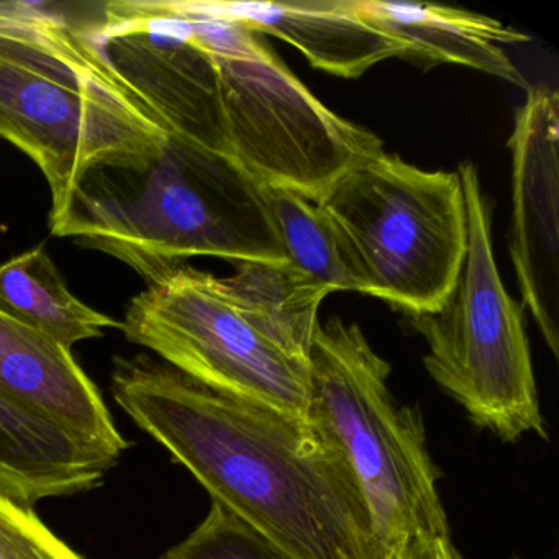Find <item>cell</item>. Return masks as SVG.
Segmentation results:
<instances>
[{"label": "cell", "instance_id": "2", "mask_svg": "<svg viewBox=\"0 0 559 559\" xmlns=\"http://www.w3.org/2000/svg\"><path fill=\"white\" fill-rule=\"evenodd\" d=\"M104 4L0 2V136L41 169L60 221L90 173L152 165L169 132L99 37Z\"/></svg>", "mask_w": 559, "mask_h": 559}, {"label": "cell", "instance_id": "11", "mask_svg": "<svg viewBox=\"0 0 559 559\" xmlns=\"http://www.w3.org/2000/svg\"><path fill=\"white\" fill-rule=\"evenodd\" d=\"M0 399L45 418L112 463L129 448L67 346L0 312Z\"/></svg>", "mask_w": 559, "mask_h": 559}, {"label": "cell", "instance_id": "7", "mask_svg": "<svg viewBox=\"0 0 559 559\" xmlns=\"http://www.w3.org/2000/svg\"><path fill=\"white\" fill-rule=\"evenodd\" d=\"M319 202L348 235L372 297L407 316L440 309L466 257L457 171H425L381 153L348 169Z\"/></svg>", "mask_w": 559, "mask_h": 559}, {"label": "cell", "instance_id": "18", "mask_svg": "<svg viewBox=\"0 0 559 559\" xmlns=\"http://www.w3.org/2000/svg\"><path fill=\"white\" fill-rule=\"evenodd\" d=\"M159 559H293L257 530L212 502L201 525Z\"/></svg>", "mask_w": 559, "mask_h": 559}, {"label": "cell", "instance_id": "1", "mask_svg": "<svg viewBox=\"0 0 559 559\" xmlns=\"http://www.w3.org/2000/svg\"><path fill=\"white\" fill-rule=\"evenodd\" d=\"M114 401L211 493L293 559H379L345 453L310 418L199 384L150 355L117 358Z\"/></svg>", "mask_w": 559, "mask_h": 559}, {"label": "cell", "instance_id": "14", "mask_svg": "<svg viewBox=\"0 0 559 559\" xmlns=\"http://www.w3.org/2000/svg\"><path fill=\"white\" fill-rule=\"evenodd\" d=\"M116 463L45 418L0 399V492L25 506L87 492Z\"/></svg>", "mask_w": 559, "mask_h": 559}, {"label": "cell", "instance_id": "4", "mask_svg": "<svg viewBox=\"0 0 559 559\" xmlns=\"http://www.w3.org/2000/svg\"><path fill=\"white\" fill-rule=\"evenodd\" d=\"M309 418L338 443L368 506L379 559L448 536L440 477L417 408L397 404L391 366L356 323H319L309 352Z\"/></svg>", "mask_w": 559, "mask_h": 559}, {"label": "cell", "instance_id": "10", "mask_svg": "<svg viewBox=\"0 0 559 559\" xmlns=\"http://www.w3.org/2000/svg\"><path fill=\"white\" fill-rule=\"evenodd\" d=\"M510 257L523 304L552 355L559 353V99L530 86L516 110Z\"/></svg>", "mask_w": 559, "mask_h": 559}, {"label": "cell", "instance_id": "5", "mask_svg": "<svg viewBox=\"0 0 559 559\" xmlns=\"http://www.w3.org/2000/svg\"><path fill=\"white\" fill-rule=\"evenodd\" d=\"M218 70L231 156L263 186L319 201L336 179L384 153L379 136L323 106L260 34L207 0H173Z\"/></svg>", "mask_w": 559, "mask_h": 559}, {"label": "cell", "instance_id": "17", "mask_svg": "<svg viewBox=\"0 0 559 559\" xmlns=\"http://www.w3.org/2000/svg\"><path fill=\"white\" fill-rule=\"evenodd\" d=\"M286 260L330 290L372 296L368 274L348 235L319 201L263 186Z\"/></svg>", "mask_w": 559, "mask_h": 559}, {"label": "cell", "instance_id": "15", "mask_svg": "<svg viewBox=\"0 0 559 559\" xmlns=\"http://www.w3.org/2000/svg\"><path fill=\"white\" fill-rule=\"evenodd\" d=\"M235 306L287 352L309 358L319 309L330 290L289 261H247L221 277Z\"/></svg>", "mask_w": 559, "mask_h": 559}, {"label": "cell", "instance_id": "9", "mask_svg": "<svg viewBox=\"0 0 559 559\" xmlns=\"http://www.w3.org/2000/svg\"><path fill=\"white\" fill-rule=\"evenodd\" d=\"M99 37L110 63L173 135L231 156L217 64L173 0L104 2Z\"/></svg>", "mask_w": 559, "mask_h": 559}, {"label": "cell", "instance_id": "20", "mask_svg": "<svg viewBox=\"0 0 559 559\" xmlns=\"http://www.w3.org/2000/svg\"><path fill=\"white\" fill-rule=\"evenodd\" d=\"M385 559H463L448 536H431L408 543Z\"/></svg>", "mask_w": 559, "mask_h": 559}, {"label": "cell", "instance_id": "16", "mask_svg": "<svg viewBox=\"0 0 559 559\" xmlns=\"http://www.w3.org/2000/svg\"><path fill=\"white\" fill-rule=\"evenodd\" d=\"M0 312L70 349L106 329H120L68 289L44 247L0 263Z\"/></svg>", "mask_w": 559, "mask_h": 559}, {"label": "cell", "instance_id": "12", "mask_svg": "<svg viewBox=\"0 0 559 559\" xmlns=\"http://www.w3.org/2000/svg\"><path fill=\"white\" fill-rule=\"evenodd\" d=\"M209 8L254 34L287 41L316 70L345 80L361 78L381 61L408 53L405 45L362 21L355 0L209 2Z\"/></svg>", "mask_w": 559, "mask_h": 559}, {"label": "cell", "instance_id": "3", "mask_svg": "<svg viewBox=\"0 0 559 559\" xmlns=\"http://www.w3.org/2000/svg\"><path fill=\"white\" fill-rule=\"evenodd\" d=\"M50 227L122 261L146 286L194 257L287 261L263 185L231 156L173 133L146 168L90 173Z\"/></svg>", "mask_w": 559, "mask_h": 559}, {"label": "cell", "instance_id": "13", "mask_svg": "<svg viewBox=\"0 0 559 559\" xmlns=\"http://www.w3.org/2000/svg\"><path fill=\"white\" fill-rule=\"evenodd\" d=\"M362 21L407 47V57L428 64L453 63L528 90L502 47L528 44L523 32L476 12L437 4L355 0Z\"/></svg>", "mask_w": 559, "mask_h": 559}, {"label": "cell", "instance_id": "19", "mask_svg": "<svg viewBox=\"0 0 559 559\" xmlns=\"http://www.w3.org/2000/svg\"><path fill=\"white\" fill-rule=\"evenodd\" d=\"M0 559H84L55 535L34 507L0 492Z\"/></svg>", "mask_w": 559, "mask_h": 559}, {"label": "cell", "instance_id": "8", "mask_svg": "<svg viewBox=\"0 0 559 559\" xmlns=\"http://www.w3.org/2000/svg\"><path fill=\"white\" fill-rule=\"evenodd\" d=\"M120 330L212 391L309 418V358L260 332L214 274L188 264L165 274L130 302Z\"/></svg>", "mask_w": 559, "mask_h": 559}, {"label": "cell", "instance_id": "6", "mask_svg": "<svg viewBox=\"0 0 559 559\" xmlns=\"http://www.w3.org/2000/svg\"><path fill=\"white\" fill-rule=\"evenodd\" d=\"M467 215V248L440 309L408 316L427 343L428 374L500 440L548 437L539 411L522 306L503 286L492 247L489 202L469 162L457 168Z\"/></svg>", "mask_w": 559, "mask_h": 559}]
</instances>
